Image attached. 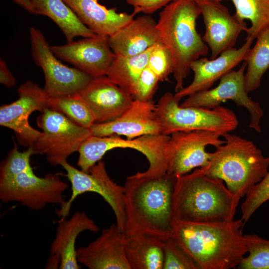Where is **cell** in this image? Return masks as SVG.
<instances>
[{"label":"cell","mask_w":269,"mask_h":269,"mask_svg":"<svg viewBox=\"0 0 269 269\" xmlns=\"http://www.w3.org/2000/svg\"><path fill=\"white\" fill-rule=\"evenodd\" d=\"M176 176L137 172L124 185L126 237L147 235L163 241L171 238L175 220L173 195Z\"/></svg>","instance_id":"1"},{"label":"cell","mask_w":269,"mask_h":269,"mask_svg":"<svg viewBox=\"0 0 269 269\" xmlns=\"http://www.w3.org/2000/svg\"><path fill=\"white\" fill-rule=\"evenodd\" d=\"M244 225L241 219L211 222L175 219L171 238L200 269H235L248 253Z\"/></svg>","instance_id":"2"},{"label":"cell","mask_w":269,"mask_h":269,"mask_svg":"<svg viewBox=\"0 0 269 269\" xmlns=\"http://www.w3.org/2000/svg\"><path fill=\"white\" fill-rule=\"evenodd\" d=\"M239 201L222 180L206 175L201 168L176 176L173 195L176 220L191 222L232 221Z\"/></svg>","instance_id":"3"},{"label":"cell","mask_w":269,"mask_h":269,"mask_svg":"<svg viewBox=\"0 0 269 269\" xmlns=\"http://www.w3.org/2000/svg\"><path fill=\"white\" fill-rule=\"evenodd\" d=\"M201 14L196 2L191 0H175L159 13L157 27L161 42L172 58L176 92L184 87L191 62L208 53V45L196 29V20Z\"/></svg>","instance_id":"4"},{"label":"cell","mask_w":269,"mask_h":269,"mask_svg":"<svg viewBox=\"0 0 269 269\" xmlns=\"http://www.w3.org/2000/svg\"><path fill=\"white\" fill-rule=\"evenodd\" d=\"M223 144L211 152L208 164L201 167L209 177L222 180L239 200L266 175L269 156L251 141L230 133L222 135Z\"/></svg>","instance_id":"5"},{"label":"cell","mask_w":269,"mask_h":269,"mask_svg":"<svg viewBox=\"0 0 269 269\" xmlns=\"http://www.w3.org/2000/svg\"><path fill=\"white\" fill-rule=\"evenodd\" d=\"M179 100L170 92L164 93L155 104L162 134L207 130L223 134L235 130L239 124L233 111L219 106L212 109L180 105Z\"/></svg>","instance_id":"6"},{"label":"cell","mask_w":269,"mask_h":269,"mask_svg":"<svg viewBox=\"0 0 269 269\" xmlns=\"http://www.w3.org/2000/svg\"><path fill=\"white\" fill-rule=\"evenodd\" d=\"M169 138L170 135L162 134H146L132 139H123L117 134L103 137L91 135L79 147L77 164L81 170L88 172L109 150L130 148L146 157L149 167L144 171L145 173L152 176L163 175L167 171L165 149Z\"/></svg>","instance_id":"7"},{"label":"cell","mask_w":269,"mask_h":269,"mask_svg":"<svg viewBox=\"0 0 269 269\" xmlns=\"http://www.w3.org/2000/svg\"><path fill=\"white\" fill-rule=\"evenodd\" d=\"M40 113L36 124L43 131L31 146L35 154L45 155L47 162L52 166L67 160L92 135L90 129L79 126L56 110L47 108Z\"/></svg>","instance_id":"8"},{"label":"cell","mask_w":269,"mask_h":269,"mask_svg":"<svg viewBox=\"0 0 269 269\" xmlns=\"http://www.w3.org/2000/svg\"><path fill=\"white\" fill-rule=\"evenodd\" d=\"M66 171V176L71 185V197L60 209L56 210L58 217L66 218L75 199L86 192H95L101 196L113 210L116 224L124 233L126 212L124 201V187L115 183L106 170L104 162L100 160L91 167L89 172L78 169L67 160L60 165Z\"/></svg>","instance_id":"9"},{"label":"cell","mask_w":269,"mask_h":269,"mask_svg":"<svg viewBox=\"0 0 269 269\" xmlns=\"http://www.w3.org/2000/svg\"><path fill=\"white\" fill-rule=\"evenodd\" d=\"M68 186L58 174L48 173L39 177L31 167L0 180V199L4 203L17 202L33 210H41L48 204L60 207L66 202L63 193Z\"/></svg>","instance_id":"10"},{"label":"cell","mask_w":269,"mask_h":269,"mask_svg":"<svg viewBox=\"0 0 269 269\" xmlns=\"http://www.w3.org/2000/svg\"><path fill=\"white\" fill-rule=\"evenodd\" d=\"M31 54L35 64L43 71V89L50 98L80 94L92 77L75 67L62 63L50 49V45L39 29H29Z\"/></svg>","instance_id":"11"},{"label":"cell","mask_w":269,"mask_h":269,"mask_svg":"<svg viewBox=\"0 0 269 269\" xmlns=\"http://www.w3.org/2000/svg\"><path fill=\"white\" fill-rule=\"evenodd\" d=\"M17 93V100L0 106V125L12 130L18 143L28 147L42 134L30 125L29 117L33 112L49 108L51 98L43 88L30 80L19 86Z\"/></svg>","instance_id":"12"},{"label":"cell","mask_w":269,"mask_h":269,"mask_svg":"<svg viewBox=\"0 0 269 269\" xmlns=\"http://www.w3.org/2000/svg\"><path fill=\"white\" fill-rule=\"evenodd\" d=\"M220 134L207 130L177 132L170 135L165 149L168 173L175 176L184 175L193 169L206 166L211 152L207 145L216 146L225 140Z\"/></svg>","instance_id":"13"},{"label":"cell","mask_w":269,"mask_h":269,"mask_svg":"<svg viewBox=\"0 0 269 269\" xmlns=\"http://www.w3.org/2000/svg\"><path fill=\"white\" fill-rule=\"evenodd\" d=\"M246 67L247 64L244 62L238 70H233L223 76L216 87L194 93L188 96L180 105L212 109L227 100H232L238 107L248 111L251 117L249 127L261 132L260 123L264 111L259 103L248 96L245 83Z\"/></svg>","instance_id":"14"},{"label":"cell","mask_w":269,"mask_h":269,"mask_svg":"<svg viewBox=\"0 0 269 269\" xmlns=\"http://www.w3.org/2000/svg\"><path fill=\"white\" fill-rule=\"evenodd\" d=\"M109 37L96 34L61 45H51L50 49L60 60L92 78L100 77L106 75L116 57L110 46Z\"/></svg>","instance_id":"15"},{"label":"cell","mask_w":269,"mask_h":269,"mask_svg":"<svg viewBox=\"0 0 269 269\" xmlns=\"http://www.w3.org/2000/svg\"><path fill=\"white\" fill-rule=\"evenodd\" d=\"M203 16L205 32L202 38L211 49L210 59L233 48L242 31L245 21L231 15L228 8L217 0H195Z\"/></svg>","instance_id":"16"},{"label":"cell","mask_w":269,"mask_h":269,"mask_svg":"<svg viewBox=\"0 0 269 269\" xmlns=\"http://www.w3.org/2000/svg\"><path fill=\"white\" fill-rule=\"evenodd\" d=\"M93 135H124L128 139L146 134H162L160 123L152 101L134 100L130 107L121 116L105 123H95L90 128Z\"/></svg>","instance_id":"17"},{"label":"cell","mask_w":269,"mask_h":269,"mask_svg":"<svg viewBox=\"0 0 269 269\" xmlns=\"http://www.w3.org/2000/svg\"><path fill=\"white\" fill-rule=\"evenodd\" d=\"M254 40L252 37L246 38L241 47L226 50L214 59L209 60L205 57L192 61L190 64V69L194 73L192 82L176 92L174 96L180 100L196 92L210 89L215 82L244 61Z\"/></svg>","instance_id":"18"},{"label":"cell","mask_w":269,"mask_h":269,"mask_svg":"<svg viewBox=\"0 0 269 269\" xmlns=\"http://www.w3.org/2000/svg\"><path fill=\"white\" fill-rule=\"evenodd\" d=\"M126 235L112 224L101 235L76 250L77 259L89 269H131L125 249Z\"/></svg>","instance_id":"19"},{"label":"cell","mask_w":269,"mask_h":269,"mask_svg":"<svg viewBox=\"0 0 269 269\" xmlns=\"http://www.w3.org/2000/svg\"><path fill=\"white\" fill-rule=\"evenodd\" d=\"M99 228L84 212L77 211L69 219L61 218L50 246L46 269H79L76 240L83 231L96 233Z\"/></svg>","instance_id":"20"},{"label":"cell","mask_w":269,"mask_h":269,"mask_svg":"<svg viewBox=\"0 0 269 269\" xmlns=\"http://www.w3.org/2000/svg\"><path fill=\"white\" fill-rule=\"evenodd\" d=\"M80 94L91 108L98 123L118 118L134 100L106 75L92 78Z\"/></svg>","instance_id":"21"},{"label":"cell","mask_w":269,"mask_h":269,"mask_svg":"<svg viewBox=\"0 0 269 269\" xmlns=\"http://www.w3.org/2000/svg\"><path fill=\"white\" fill-rule=\"evenodd\" d=\"M116 55L129 56L143 53L161 42L157 22L149 14L137 17L109 37Z\"/></svg>","instance_id":"22"},{"label":"cell","mask_w":269,"mask_h":269,"mask_svg":"<svg viewBox=\"0 0 269 269\" xmlns=\"http://www.w3.org/2000/svg\"><path fill=\"white\" fill-rule=\"evenodd\" d=\"M63 0L83 24L98 35H113L131 22L135 15L117 12L115 8H107L98 0Z\"/></svg>","instance_id":"23"},{"label":"cell","mask_w":269,"mask_h":269,"mask_svg":"<svg viewBox=\"0 0 269 269\" xmlns=\"http://www.w3.org/2000/svg\"><path fill=\"white\" fill-rule=\"evenodd\" d=\"M164 241L154 236H126L125 249L131 269H162Z\"/></svg>","instance_id":"24"},{"label":"cell","mask_w":269,"mask_h":269,"mask_svg":"<svg viewBox=\"0 0 269 269\" xmlns=\"http://www.w3.org/2000/svg\"><path fill=\"white\" fill-rule=\"evenodd\" d=\"M34 14L51 19L63 33L67 42L75 37H92L96 35L83 24L71 8L63 0H29Z\"/></svg>","instance_id":"25"},{"label":"cell","mask_w":269,"mask_h":269,"mask_svg":"<svg viewBox=\"0 0 269 269\" xmlns=\"http://www.w3.org/2000/svg\"><path fill=\"white\" fill-rule=\"evenodd\" d=\"M152 47L136 55L125 56L116 55L106 75L133 97L138 79L147 66Z\"/></svg>","instance_id":"26"},{"label":"cell","mask_w":269,"mask_h":269,"mask_svg":"<svg viewBox=\"0 0 269 269\" xmlns=\"http://www.w3.org/2000/svg\"><path fill=\"white\" fill-rule=\"evenodd\" d=\"M244 62L247 64L245 83L249 93L260 87L264 74L269 68V28L258 36L255 45L251 48Z\"/></svg>","instance_id":"27"},{"label":"cell","mask_w":269,"mask_h":269,"mask_svg":"<svg viewBox=\"0 0 269 269\" xmlns=\"http://www.w3.org/2000/svg\"><path fill=\"white\" fill-rule=\"evenodd\" d=\"M221 1V0H217ZM236 10L235 15L239 19L250 20L251 26L247 28L246 38L254 39L269 28V0H231Z\"/></svg>","instance_id":"28"},{"label":"cell","mask_w":269,"mask_h":269,"mask_svg":"<svg viewBox=\"0 0 269 269\" xmlns=\"http://www.w3.org/2000/svg\"><path fill=\"white\" fill-rule=\"evenodd\" d=\"M49 109L62 113L83 128L90 129L95 123L94 113L80 94L51 98Z\"/></svg>","instance_id":"29"},{"label":"cell","mask_w":269,"mask_h":269,"mask_svg":"<svg viewBox=\"0 0 269 269\" xmlns=\"http://www.w3.org/2000/svg\"><path fill=\"white\" fill-rule=\"evenodd\" d=\"M248 255L237 267L239 269H269V240L256 234L245 235Z\"/></svg>","instance_id":"30"},{"label":"cell","mask_w":269,"mask_h":269,"mask_svg":"<svg viewBox=\"0 0 269 269\" xmlns=\"http://www.w3.org/2000/svg\"><path fill=\"white\" fill-rule=\"evenodd\" d=\"M35 154L31 146L26 151L20 152L17 145L14 142L13 147L0 165V180L7 179L15 176L20 172L31 168L30 157Z\"/></svg>","instance_id":"31"},{"label":"cell","mask_w":269,"mask_h":269,"mask_svg":"<svg viewBox=\"0 0 269 269\" xmlns=\"http://www.w3.org/2000/svg\"><path fill=\"white\" fill-rule=\"evenodd\" d=\"M269 200V170L265 177L247 194L241 206V219L245 224L256 210Z\"/></svg>","instance_id":"32"},{"label":"cell","mask_w":269,"mask_h":269,"mask_svg":"<svg viewBox=\"0 0 269 269\" xmlns=\"http://www.w3.org/2000/svg\"><path fill=\"white\" fill-rule=\"evenodd\" d=\"M162 269H200L172 238L164 241V261Z\"/></svg>","instance_id":"33"},{"label":"cell","mask_w":269,"mask_h":269,"mask_svg":"<svg viewBox=\"0 0 269 269\" xmlns=\"http://www.w3.org/2000/svg\"><path fill=\"white\" fill-rule=\"evenodd\" d=\"M147 66L160 81L167 80L168 76L173 73V63L171 54L162 42L157 43L152 47Z\"/></svg>","instance_id":"34"},{"label":"cell","mask_w":269,"mask_h":269,"mask_svg":"<svg viewBox=\"0 0 269 269\" xmlns=\"http://www.w3.org/2000/svg\"><path fill=\"white\" fill-rule=\"evenodd\" d=\"M159 80L157 76L147 66L140 74L137 81L133 98L143 102L152 101Z\"/></svg>","instance_id":"35"},{"label":"cell","mask_w":269,"mask_h":269,"mask_svg":"<svg viewBox=\"0 0 269 269\" xmlns=\"http://www.w3.org/2000/svg\"><path fill=\"white\" fill-rule=\"evenodd\" d=\"M134 7L133 12L136 14L142 12L150 14L175 0H126Z\"/></svg>","instance_id":"36"},{"label":"cell","mask_w":269,"mask_h":269,"mask_svg":"<svg viewBox=\"0 0 269 269\" xmlns=\"http://www.w3.org/2000/svg\"><path fill=\"white\" fill-rule=\"evenodd\" d=\"M0 83L8 88L14 86L16 83L15 77L1 58L0 59Z\"/></svg>","instance_id":"37"},{"label":"cell","mask_w":269,"mask_h":269,"mask_svg":"<svg viewBox=\"0 0 269 269\" xmlns=\"http://www.w3.org/2000/svg\"><path fill=\"white\" fill-rule=\"evenodd\" d=\"M13 2L21 6L28 12L34 14L32 4L29 0H11Z\"/></svg>","instance_id":"38"},{"label":"cell","mask_w":269,"mask_h":269,"mask_svg":"<svg viewBox=\"0 0 269 269\" xmlns=\"http://www.w3.org/2000/svg\"></svg>","instance_id":"39"}]
</instances>
